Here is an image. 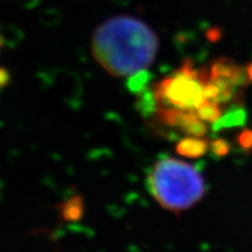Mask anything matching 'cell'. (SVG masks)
I'll list each match as a JSON object with an SVG mask.
<instances>
[{
    "label": "cell",
    "instance_id": "obj_13",
    "mask_svg": "<svg viewBox=\"0 0 252 252\" xmlns=\"http://www.w3.org/2000/svg\"><path fill=\"white\" fill-rule=\"evenodd\" d=\"M245 71H247V76L249 80V83L252 84V61L245 67Z\"/></svg>",
    "mask_w": 252,
    "mask_h": 252
},
{
    "label": "cell",
    "instance_id": "obj_9",
    "mask_svg": "<svg viewBox=\"0 0 252 252\" xmlns=\"http://www.w3.org/2000/svg\"><path fill=\"white\" fill-rule=\"evenodd\" d=\"M149 82H150V75L146 69H144V70L135 72V74L131 75V76L128 77L127 87L132 93L139 94L146 89Z\"/></svg>",
    "mask_w": 252,
    "mask_h": 252
},
{
    "label": "cell",
    "instance_id": "obj_6",
    "mask_svg": "<svg viewBox=\"0 0 252 252\" xmlns=\"http://www.w3.org/2000/svg\"><path fill=\"white\" fill-rule=\"evenodd\" d=\"M175 151L179 156L188 159H198L206 156L209 151V143L203 137H193L187 135L176 144Z\"/></svg>",
    "mask_w": 252,
    "mask_h": 252
},
{
    "label": "cell",
    "instance_id": "obj_8",
    "mask_svg": "<svg viewBox=\"0 0 252 252\" xmlns=\"http://www.w3.org/2000/svg\"><path fill=\"white\" fill-rule=\"evenodd\" d=\"M223 105L214 102V100L204 99L200 105L197 106L195 112H196L197 117L203 121L204 123H215L222 117L223 115Z\"/></svg>",
    "mask_w": 252,
    "mask_h": 252
},
{
    "label": "cell",
    "instance_id": "obj_5",
    "mask_svg": "<svg viewBox=\"0 0 252 252\" xmlns=\"http://www.w3.org/2000/svg\"><path fill=\"white\" fill-rule=\"evenodd\" d=\"M248 112L244 106V102L230 104L229 109L223 113L222 117L219 121L214 123L213 131L220 132L223 130H230V128L241 127L247 124Z\"/></svg>",
    "mask_w": 252,
    "mask_h": 252
},
{
    "label": "cell",
    "instance_id": "obj_2",
    "mask_svg": "<svg viewBox=\"0 0 252 252\" xmlns=\"http://www.w3.org/2000/svg\"><path fill=\"white\" fill-rule=\"evenodd\" d=\"M147 187L163 209L176 214L200 202L206 193L204 179L196 167L171 157L154 162Z\"/></svg>",
    "mask_w": 252,
    "mask_h": 252
},
{
    "label": "cell",
    "instance_id": "obj_11",
    "mask_svg": "<svg viewBox=\"0 0 252 252\" xmlns=\"http://www.w3.org/2000/svg\"><path fill=\"white\" fill-rule=\"evenodd\" d=\"M236 144L241 150L244 152H250L252 151V130L250 128H244L241 132H238L235 138Z\"/></svg>",
    "mask_w": 252,
    "mask_h": 252
},
{
    "label": "cell",
    "instance_id": "obj_3",
    "mask_svg": "<svg viewBox=\"0 0 252 252\" xmlns=\"http://www.w3.org/2000/svg\"><path fill=\"white\" fill-rule=\"evenodd\" d=\"M207 71V68L196 69L190 60H185L174 74L152 88L158 108L173 106L182 110H196L204 100L203 80Z\"/></svg>",
    "mask_w": 252,
    "mask_h": 252
},
{
    "label": "cell",
    "instance_id": "obj_4",
    "mask_svg": "<svg viewBox=\"0 0 252 252\" xmlns=\"http://www.w3.org/2000/svg\"><path fill=\"white\" fill-rule=\"evenodd\" d=\"M209 76L210 78L225 82L241 91H244L249 83L245 68L225 56H220L212 63Z\"/></svg>",
    "mask_w": 252,
    "mask_h": 252
},
{
    "label": "cell",
    "instance_id": "obj_12",
    "mask_svg": "<svg viewBox=\"0 0 252 252\" xmlns=\"http://www.w3.org/2000/svg\"><path fill=\"white\" fill-rule=\"evenodd\" d=\"M9 81H11V75H9V71L2 65H0V90H2L9 84Z\"/></svg>",
    "mask_w": 252,
    "mask_h": 252
},
{
    "label": "cell",
    "instance_id": "obj_1",
    "mask_svg": "<svg viewBox=\"0 0 252 252\" xmlns=\"http://www.w3.org/2000/svg\"><path fill=\"white\" fill-rule=\"evenodd\" d=\"M159 50L157 33L132 15H117L99 25L91 39L94 59L109 75L130 77L147 69Z\"/></svg>",
    "mask_w": 252,
    "mask_h": 252
},
{
    "label": "cell",
    "instance_id": "obj_7",
    "mask_svg": "<svg viewBox=\"0 0 252 252\" xmlns=\"http://www.w3.org/2000/svg\"><path fill=\"white\" fill-rule=\"evenodd\" d=\"M60 217L65 222H78L84 215V200L81 195H74L58 206Z\"/></svg>",
    "mask_w": 252,
    "mask_h": 252
},
{
    "label": "cell",
    "instance_id": "obj_14",
    "mask_svg": "<svg viewBox=\"0 0 252 252\" xmlns=\"http://www.w3.org/2000/svg\"><path fill=\"white\" fill-rule=\"evenodd\" d=\"M4 39H2L1 36H0V48H2V47H4Z\"/></svg>",
    "mask_w": 252,
    "mask_h": 252
},
{
    "label": "cell",
    "instance_id": "obj_10",
    "mask_svg": "<svg viewBox=\"0 0 252 252\" xmlns=\"http://www.w3.org/2000/svg\"><path fill=\"white\" fill-rule=\"evenodd\" d=\"M232 145L224 138H215L209 143V152L216 159H222L231 152Z\"/></svg>",
    "mask_w": 252,
    "mask_h": 252
}]
</instances>
